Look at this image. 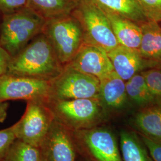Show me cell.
Returning a JSON list of instances; mask_svg holds the SVG:
<instances>
[{
    "instance_id": "f1b7e54d",
    "label": "cell",
    "mask_w": 161,
    "mask_h": 161,
    "mask_svg": "<svg viewBox=\"0 0 161 161\" xmlns=\"http://www.w3.org/2000/svg\"><path fill=\"white\" fill-rule=\"evenodd\" d=\"M2 17H3V14L0 12V31H1V21H2Z\"/></svg>"
},
{
    "instance_id": "277c9868",
    "label": "cell",
    "mask_w": 161,
    "mask_h": 161,
    "mask_svg": "<svg viewBox=\"0 0 161 161\" xmlns=\"http://www.w3.org/2000/svg\"><path fill=\"white\" fill-rule=\"evenodd\" d=\"M43 33L64 67L72 61L84 43L80 22L72 14L47 20Z\"/></svg>"
},
{
    "instance_id": "603a6c76",
    "label": "cell",
    "mask_w": 161,
    "mask_h": 161,
    "mask_svg": "<svg viewBox=\"0 0 161 161\" xmlns=\"http://www.w3.org/2000/svg\"><path fill=\"white\" fill-rule=\"evenodd\" d=\"M147 19L157 23L161 22V0H138Z\"/></svg>"
},
{
    "instance_id": "7a4b0ae2",
    "label": "cell",
    "mask_w": 161,
    "mask_h": 161,
    "mask_svg": "<svg viewBox=\"0 0 161 161\" xmlns=\"http://www.w3.org/2000/svg\"><path fill=\"white\" fill-rule=\"evenodd\" d=\"M47 20L29 7L3 14L1 24L0 46L13 58L36 36L43 32Z\"/></svg>"
},
{
    "instance_id": "7402d4cb",
    "label": "cell",
    "mask_w": 161,
    "mask_h": 161,
    "mask_svg": "<svg viewBox=\"0 0 161 161\" xmlns=\"http://www.w3.org/2000/svg\"><path fill=\"white\" fill-rule=\"evenodd\" d=\"M155 100H161V69L156 66L141 72Z\"/></svg>"
},
{
    "instance_id": "ba28073f",
    "label": "cell",
    "mask_w": 161,
    "mask_h": 161,
    "mask_svg": "<svg viewBox=\"0 0 161 161\" xmlns=\"http://www.w3.org/2000/svg\"><path fill=\"white\" fill-rule=\"evenodd\" d=\"M51 80L5 74L0 76V103L23 100L48 102Z\"/></svg>"
},
{
    "instance_id": "4316f807",
    "label": "cell",
    "mask_w": 161,
    "mask_h": 161,
    "mask_svg": "<svg viewBox=\"0 0 161 161\" xmlns=\"http://www.w3.org/2000/svg\"><path fill=\"white\" fill-rule=\"evenodd\" d=\"M12 58L9 53L0 46V76L7 74Z\"/></svg>"
},
{
    "instance_id": "9a60e30c",
    "label": "cell",
    "mask_w": 161,
    "mask_h": 161,
    "mask_svg": "<svg viewBox=\"0 0 161 161\" xmlns=\"http://www.w3.org/2000/svg\"><path fill=\"white\" fill-rule=\"evenodd\" d=\"M142 36L138 49L145 60L158 64L161 62V27L158 23L148 20L140 25Z\"/></svg>"
},
{
    "instance_id": "7c38bea8",
    "label": "cell",
    "mask_w": 161,
    "mask_h": 161,
    "mask_svg": "<svg viewBox=\"0 0 161 161\" xmlns=\"http://www.w3.org/2000/svg\"><path fill=\"white\" fill-rule=\"evenodd\" d=\"M108 54L115 73L125 82L144 69L157 65L142 58L138 50L120 45Z\"/></svg>"
},
{
    "instance_id": "83f0119b",
    "label": "cell",
    "mask_w": 161,
    "mask_h": 161,
    "mask_svg": "<svg viewBox=\"0 0 161 161\" xmlns=\"http://www.w3.org/2000/svg\"><path fill=\"white\" fill-rule=\"evenodd\" d=\"M8 104L6 102L0 103V123L4 122L7 116Z\"/></svg>"
},
{
    "instance_id": "f546056e",
    "label": "cell",
    "mask_w": 161,
    "mask_h": 161,
    "mask_svg": "<svg viewBox=\"0 0 161 161\" xmlns=\"http://www.w3.org/2000/svg\"><path fill=\"white\" fill-rule=\"evenodd\" d=\"M158 67H159V68H160L161 69V63H159V64H158L157 65H156Z\"/></svg>"
},
{
    "instance_id": "d4e9b609",
    "label": "cell",
    "mask_w": 161,
    "mask_h": 161,
    "mask_svg": "<svg viewBox=\"0 0 161 161\" xmlns=\"http://www.w3.org/2000/svg\"><path fill=\"white\" fill-rule=\"evenodd\" d=\"M28 7L27 0H0V12L8 14Z\"/></svg>"
},
{
    "instance_id": "30bf717a",
    "label": "cell",
    "mask_w": 161,
    "mask_h": 161,
    "mask_svg": "<svg viewBox=\"0 0 161 161\" xmlns=\"http://www.w3.org/2000/svg\"><path fill=\"white\" fill-rule=\"evenodd\" d=\"M40 148L46 161H75V145L71 131L55 119Z\"/></svg>"
},
{
    "instance_id": "cb8c5ba5",
    "label": "cell",
    "mask_w": 161,
    "mask_h": 161,
    "mask_svg": "<svg viewBox=\"0 0 161 161\" xmlns=\"http://www.w3.org/2000/svg\"><path fill=\"white\" fill-rule=\"evenodd\" d=\"M16 139L13 125L0 130V161H4L8 150Z\"/></svg>"
},
{
    "instance_id": "3957f363",
    "label": "cell",
    "mask_w": 161,
    "mask_h": 161,
    "mask_svg": "<svg viewBox=\"0 0 161 161\" xmlns=\"http://www.w3.org/2000/svg\"><path fill=\"white\" fill-rule=\"evenodd\" d=\"M72 14L80 22L85 44L107 53L119 46L105 12L91 0H79Z\"/></svg>"
},
{
    "instance_id": "2e32d148",
    "label": "cell",
    "mask_w": 161,
    "mask_h": 161,
    "mask_svg": "<svg viewBox=\"0 0 161 161\" xmlns=\"http://www.w3.org/2000/svg\"><path fill=\"white\" fill-rule=\"evenodd\" d=\"M104 12L111 13L134 21L138 25L149 20L138 0H91Z\"/></svg>"
},
{
    "instance_id": "5b68a950",
    "label": "cell",
    "mask_w": 161,
    "mask_h": 161,
    "mask_svg": "<svg viewBox=\"0 0 161 161\" xmlns=\"http://www.w3.org/2000/svg\"><path fill=\"white\" fill-rule=\"evenodd\" d=\"M48 105L54 119L71 131L92 125L100 117L103 103L98 98L53 100Z\"/></svg>"
},
{
    "instance_id": "5bb4252c",
    "label": "cell",
    "mask_w": 161,
    "mask_h": 161,
    "mask_svg": "<svg viewBox=\"0 0 161 161\" xmlns=\"http://www.w3.org/2000/svg\"><path fill=\"white\" fill-rule=\"evenodd\" d=\"M125 82L114 70L100 80L99 98L103 104L113 109L122 107L128 97Z\"/></svg>"
},
{
    "instance_id": "e0dca14e",
    "label": "cell",
    "mask_w": 161,
    "mask_h": 161,
    "mask_svg": "<svg viewBox=\"0 0 161 161\" xmlns=\"http://www.w3.org/2000/svg\"><path fill=\"white\" fill-rule=\"evenodd\" d=\"M28 7L46 20L72 14L79 0H27Z\"/></svg>"
},
{
    "instance_id": "6da1fadb",
    "label": "cell",
    "mask_w": 161,
    "mask_h": 161,
    "mask_svg": "<svg viewBox=\"0 0 161 161\" xmlns=\"http://www.w3.org/2000/svg\"><path fill=\"white\" fill-rule=\"evenodd\" d=\"M64 68L50 41L42 32L12 58L6 74L52 80Z\"/></svg>"
},
{
    "instance_id": "d6986e66",
    "label": "cell",
    "mask_w": 161,
    "mask_h": 161,
    "mask_svg": "<svg viewBox=\"0 0 161 161\" xmlns=\"http://www.w3.org/2000/svg\"><path fill=\"white\" fill-rule=\"evenodd\" d=\"M120 146L123 161H149L146 150L135 134L122 131Z\"/></svg>"
},
{
    "instance_id": "52a82bcc",
    "label": "cell",
    "mask_w": 161,
    "mask_h": 161,
    "mask_svg": "<svg viewBox=\"0 0 161 161\" xmlns=\"http://www.w3.org/2000/svg\"><path fill=\"white\" fill-rule=\"evenodd\" d=\"M54 120L48 102L28 101L23 116L13 124L16 138L40 148Z\"/></svg>"
},
{
    "instance_id": "8fae6325",
    "label": "cell",
    "mask_w": 161,
    "mask_h": 161,
    "mask_svg": "<svg viewBox=\"0 0 161 161\" xmlns=\"http://www.w3.org/2000/svg\"><path fill=\"white\" fill-rule=\"evenodd\" d=\"M67 66L93 76L99 80L114 71L107 52L101 48L85 43Z\"/></svg>"
},
{
    "instance_id": "ffe728a7",
    "label": "cell",
    "mask_w": 161,
    "mask_h": 161,
    "mask_svg": "<svg viewBox=\"0 0 161 161\" xmlns=\"http://www.w3.org/2000/svg\"><path fill=\"white\" fill-rule=\"evenodd\" d=\"M127 96L139 105H146L155 101L150 92L141 72L134 75L125 82Z\"/></svg>"
},
{
    "instance_id": "44dd1931",
    "label": "cell",
    "mask_w": 161,
    "mask_h": 161,
    "mask_svg": "<svg viewBox=\"0 0 161 161\" xmlns=\"http://www.w3.org/2000/svg\"><path fill=\"white\" fill-rule=\"evenodd\" d=\"M40 148L16 139L8 150L4 161H42Z\"/></svg>"
},
{
    "instance_id": "484cf974",
    "label": "cell",
    "mask_w": 161,
    "mask_h": 161,
    "mask_svg": "<svg viewBox=\"0 0 161 161\" xmlns=\"http://www.w3.org/2000/svg\"><path fill=\"white\" fill-rule=\"evenodd\" d=\"M142 138L153 160L161 161V142L152 140L144 135L142 136Z\"/></svg>"
},
{
    "instance_id": "8992f818",
    "label": "cell",
    "mask_w": 161,
    "mask_h": 161,
    "mask_svg": "<svg viewBox=\"0 0 161 161\" xmlns=\"http://www.w3.org/2000/svg\"><path fill=\"white\" fill-rule=\"evenodd\" d=\"M100 80L91 75L65 66L63 72L51 80L49 101L98 98Z\"/></svg>"
},
{
    "instance_id": "4dcf8cb0",
    "label": "cell",
    "mask_w": 161,
    "mask_h": 161,
    "mask_svg": "<svg viewBox=\"0 0 161 161\" xmlns=\"http://www.w3.org/2000/svg\"><path fill=\"white\" fill-rule=\"evenodd\" d=\"M42 161H46V160H45V159H44V158H43V157H42Z\"/></svg>"
},
{
    "instance_id": "4fadbf2b",
    "label": "cell",
    "mask_w": 161,
    "mask_h": 161,
    "mask_svg": "<svg viewBox=\"0 0 161 161\" xmlns=\"http://www.w3.org/2000/svg\"><path fill=\"white\" fill-rule=\"evenodd\" d=\"M105 13L119 45L138 50L142 36L140 25L115 14L108 12Z\"/></svg>"
},
{
    "instance_id": "9c48e42d",
    "label": "cell",
    "mask_w": 161,
    "mask_h": 161,
    "mask_svg": "<svg viewBox=\"0 0 161 161\" xmlns=\"http://www.w3.org/2000/svg\"><path fill=\"white\" fill-rule=\"evenodd\" d=\"M74 141L79 142L96 161H123L114 134L96 128L71 131Z\"/></svg>"
},
{
    "instance_id": "ac0fdd59",
    "label": "cell",
    "mask_w": 161,
    "mask_h": 161,
    "mask_svg": "<svg viewBox=\"0 0 161 161\" xmlns=\"http://www.w3.org/2000/svg\"><path fill=\"white\" fill-rule=\"evenodd\" d=\"M135 124L144 136L161 142V106H152L141 110L136 116Z\"/></svg>"
}]
</instances>
